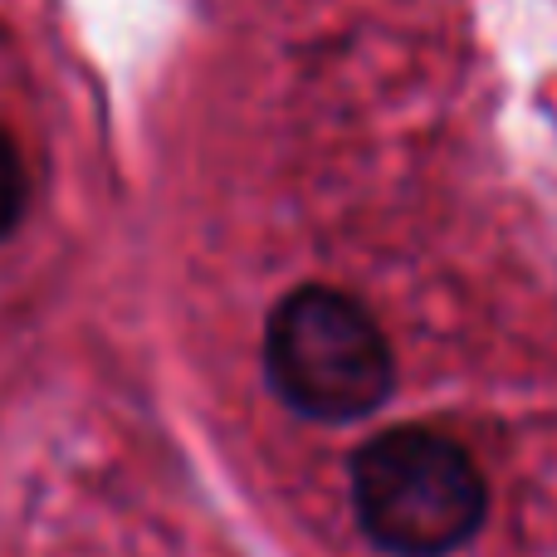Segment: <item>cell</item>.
Segmentation results:
<instances>
[{
	"label": "cell",
	"instance_id": "cell-1",
	"mask_svg": "<svg viewBox=\"0 0 557 557\" xmlns=\"http://www.w3.org/2000/svg\"><path fill=\"white\" fill-rule=\"evenodd\" d=\"M352 513L386 557H450L484 529L490 490L450 435L396 425L352 455Z\"/></svg>",
	"mask_w": 557,
	"mask_h": 557
},
{
	"label": "cell",
	"instance_id": "cell-2",
	"mask_svg": "<svg viewBox=\"0 0 557 557\" xmlns=\"http://www.w3.org/2000/svg\"><path fill=\"white\" fill-rule=\"evenodd\" d=\"M264 376L304 421H362L396 386V357L376 318L352 294L304 284L264 323Z\"/></svg>",
	"mask_w": 557,
	"mask_h": 557
},
{
	"label": "cell",
	"instance_id": "cell-3",
	"mask_svg": "<svg viewBox=\"0 0 557 557\" xmlns=\"http://www.w3.org/2000/svg\"><path fill=\"white\" fill-rule=\"evenodd\" d=\"M25 166H20V152L5 133H0V235L15 231V221L25 215Z\"/></svg>",
	"mask_w": 557,
	"mask_h": 557
}]
</instances>
